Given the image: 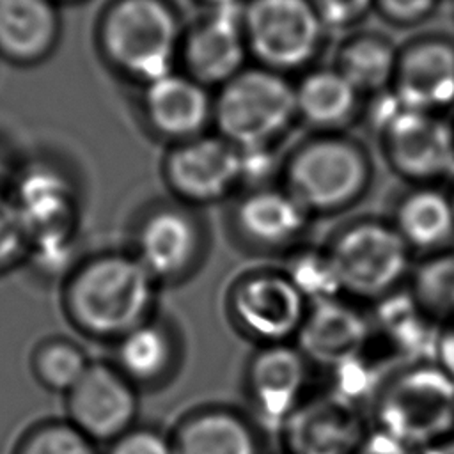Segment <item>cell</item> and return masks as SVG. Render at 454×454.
<instances>
[{
    "mask_svg": "<svg viewBox=\"0 0 454 454\" xmlns=\"http://www.w3.org/2000/svg\"><path fill=\"white\" fill-rule=\"evenodd\" d=\"M200 250L197 220L183 207L160 206L138 222L131 254L156 282H174L190 273Z\"/></svg>",
    "mask_w": 454,
    "mask_h": 454,
    "instance_id": "9a60e30c",
    "label": "cell"
},
{
    "mask_svg": "<svg viewBox=\"0 0 454 454\" xmlns=\"http://www.w3.org/2000/svg\"><path fill=\"white\" fill-rule=\"evenodd\" d=\"M371 121L390 168L415 184L447 179L454 168V124L442 114L403 106L392 90L376 94Z\"/></svg>",
    "mask_w": 454,
    "mask_h": 454,
    "instance_id": "5b68a950",
    "label": "cell"
},
{
    "mask_svg": "<svg viewBox=\"0 0 454 454\" xmlns=\"http://www.w3.org/2000/svg\"><path fill=\"white\" fill-rule=\"evenodd\" d=\"M372 165L367 151L339 133H319L300 144L282 165L284 188L312 215L353 206L369 188Z\"/></svg>",
    "mask_w": 454,
    "mask_h": 454,
    "instance_id": "3957f363",
    "label": "cell"
},
{
    "mask_svg": "<svg viewBox=\"0 0 454 454\" xmlns=\"http://www.w3.org/2000/svg\"><path fill=\"white\" fill-rule=\"evenodd\" d=\"M330 371V390L332 394L360 406L365 401H372L383 381L388 378L383 372L381 362L369 355V348L328 369Z\"/></svg>",
    "mask_w": 454,
    "mask_h": 454,
    "instance_id": "f546056e",
    "label": "cell"
},
{
    "mask_svg": "<svg viewBox=\"0 0 454 454\" xmlns=\"http://www.w3.org/2000/svg\"><path fill=\"white\" fill-rule=\"evenodd\" d=\"M419 454H454V433L422 447Z\"/></svg>",
    "mask_w": 454,
    "mask_h": 454,
    "instance_id": "ab89813d",
    "label": "cell"
},
{
    "mask_svg": "<svg viewBox=\"0 0 454 454\" xmlns=\"http://www.w3.org/2000/svg\"><path fill=\"white\" fill-rule=\"evenodd\" d=\"M447 184H449V197H450V202H452V207H454V168L450 170V174L447 176Z\"/></svg>",
    "mask_w": 454,
    "mask_h": 454,
    "instance_id": "b9f144b4",
    "label": "cell"
},
{
    "mask_svg": "<svg viewBox=\"0 0 454 454\" xmlns=\"http://www.w3.org/2000/svg\"><path fill=\"white\" fill-rule=\"evenodd\" d=\"M231 317L248 339L280 344L296 337L309 303L284 271H250L239 277L229 291Z\"/></svg>",
    "mask_w": 454,
    "mask_h": 454,
    "instance_id": "9c48e42d",
    "label": "cell"
},
{
    "mask_svg": "<svg viewBox=\"0 0 454 454\" xmlns=\"http://www.w3.org/2000/svg\"><path fill=\"white\" fill-rule=\"evenodd\" d=\"M117 340L115 367L135 385L156 383L174 365V337L165 325L153 317Z\"/></svg>",
    "mask_w": 454,
    "mask_h": 454,
    "instance_id": "4316f807",
    "label": "cell"
},
{
    "mask_svg": "<svg viewBox=\"0 0 454 454\" xmlns=\"http://www.w3.org/2000/svg\"><path fill=\"white\" fill-rule=\"evenodd\" d=\"M294 117V85L262 66L241 69L213 101L218 135L238 149L271 145Z\"/></svg>",
    "mask_w": 454,
    "mask_h": 454,
    "instance_id": "8992f818",
    "label": "cell"
},
{
    "mask_svg": "<svg viewBox=\"0 0 454 454\" xmlns=\"http://www.w3.org/2000/svg\"><path fill=\"white\" fill-rule=\"evenodd\" d=\"M16 454H98L94 442L73 424H48L28 433Z\"/></svg>",
    "mask_w": 454,
    "mask_h": 454,
    "instance_id": "1f68e13d",
    "label": "cell"
},
{
    "mask_svg": "<svg viewBox=\"0 0 454 454\" xmlns=\"http://www.w3.org/2000/svg\"><path fill=\"white\" fill-rule=\"evenodd\" d=\"M137 385L115 365L90 364L67 392L71 424L92 442H114L133 427L138 413Z\"/></svg>",
    "mask_w": 454,
    "mask_h": 454,
    "instance_id": "8fae6325",
    "label": "cell"
},
{
    "mask_svg": "<svg viewBox=\"0 0 454 454\" xmlns=\"http://www.w3.org/2000/svg\"><path fill=\"white\" fill-rule=\"evenodd\" d=\"M342 293L380 300L399 289L411 273V248L392 225L381 220H358L342 227L326 245Z\"/></svg>",
    "mask_w": 454,
    "mask_h": 454,
    "instance_id": "52a82bcc",
    "label": "cell"
},
{
    "mask_svg": "<svg viewBox=\"0 0 454 454\" xmlns=\"http://www.w3.org/2000/svg\"><path fill=\"white\" fill-rule=\"evenodd\" d=\"M25 239L27 232L14 204L0 197V266L18 255Z\"/></svg>",
    "mask_w": 454,
    "mask_h": 454,
    "instance_id": "8d00e7d4",
    "label": "cell"
},
{
    "mask_svg": "<svg viewBox=\"0 0 454 454\" xmlns=\"http://www.w3.org/2000/svg\"><path fill=\"white\" fill-rule=\"evenodd\" d=\"M204 4L207 9H216V7H231V5H239V0H197Z\"/></svg>",
    "mask_w": 454,
    "mask_h": 454,
    "instance_id": "60d3db41",
    "label": "cell"
},
{
    "mask_svg": "<svg viewBox=\"0 0 454 454\" xmlns=\"http://www.w3.org/2000/svg\"><path fill=\"white\" fill-rule=\"evenodd\" d=\"M323 27L349 30L374 9V0H310Z\"/></svg>",
    "mask_w": 454,
    "mask_h": 454,
    "instance_id": "d6a6232c",
    "label": "cell"
},
{
    "mask_svg": "<svg viewBox=\"0 0 454 454\" xmlns=\"http://www.w3.org/2000/svg\"><path fill=\"white\" fill-rule=\"evenodd\" d=\"M239 153V181L252 188L268 186L278 161L271 145H255L238 149Z\"/></svg>",
    "mask_w": 454,
    "mask_h": 454,
    "instance_id": "836d02e7",
    "label": "cell"
},
{
    "mask_svg": "<svg viewBox=\"0 0 454 454\" xmlns=\"http://www.w3.org/2000/svg\"><path fill=\"white\" fill-rule=\"evenodd\" d=\"M168 190L186 204H213L241 184L239 153L220 135H199L174 144L163 160Z\"/></svg>",
    "mask_w": 454,
    "mask_h": 454,
    "instance_id": "30bf717a",
    "label": "cell"
},
{
    "mask_svg": "<svg viewBox=\"0 0 454 454\" xmlns=\"http://www.w3.org/2000/svg\"><path fill=\"white\" fill-rule=\"evenodd\" d=\"M12 204L27 238L46 231L71 229L73 193L66 179L55 172L34 170L27 174Z\"/></svg>",
    "mask_w": 454,
    "mask_h": 454,
    "instance_id": "d4e9b609",
    "label": "cell"
},
{
    "mask_svg": "<svg viewBox=\"0 0 454 454\" xmlns=\"http://www.w3.org/2000/svg\"><path fill=\"white\" fill-rule=\"evenodd\" d=\"M310 213L284 186L250 188L236 204L232 222L239 236L264 250L287 248L307 231Z\"/></svg>",
    "mask_w": 454,
    "mask_h": 454,
    "instance_id": "d6986e66",
    "label": "cell"
},
{
    "mask_svg": "<svg viewBox=\"0 0 454 454\" xmlns=\"http://www.w3.org/2000/svg\"><path fill=\"white\" fill-rule=\"evenodd\" d=\"M392 225L411 250L442 252L454 238V207L447 190L417 184L399 199Z\"/></svg>",
    "mask_w": 454,
    "mask_h": 454,
    "instance_id": "603a6c76",
    "label": "cell"
},
{
    "mask_svg": "<svg viewBox=\"0 0 454 454\" xmlns=\"http://www.w3.org/2000/svg\"><path fill=\"white\" fill-rule=\"evenodd\" d=\"M440 0H374V9L390 23L411 27L427 20Z\"/></svg>",
    "mask_w": 454,
    "mask_h": 454,
    "instance_id": "d590c367",
    "label": "cell"
},
{
    "mask_svg": "<svg viewBox=\"0 0 454 454\" xmlns=\"http://www.w3.org/2000/svg\"><path fill=\"white\" fill-rule=\"evenodd\" d=\"M108 454H174L170 438L153 427H131L112 442Z\"/></svg>",
    "mask_w": 454,
    "mask_h": 454,
    "instance_id": "e575fe53",
    "label": "cell"
},
{
    "mask_svg": "<svg viewBox=\"0 0 454 454\" xmlns=\"http://www.w3.org/2000/svg\"><path fill=\"white\" fill-rule=\"evenodd\" d=\"M280 433L287 454H353L365 436L360 406L332 392L303 399Z\"/></svg>",
    "mask_w": 454,
    "mask_h": 454,
    "instance_id": "2e32d148",
    "label": "cell"
},
{
    "mask_svg": "<svg viewBox=\"0 0 454 454\" xmlns=\"http://www.w3.org/2000/svg\"><path fill=\"white\" fill-rule=\"evenodd\" d=\"M309 360L298 346L280 342L261 346L248 360L245 390L255 420L280 431L303 403Z\"/></svg>",
    "mask_w": 454,
    "mask_h": 454,
    "instance_id": "7c38bea8",
    "label": "cell"
},
{
    "mask_svg": "<svg viewBox=\"0 0 454 454\" xmlns=\"http://www.w3.org/2000/svg\"><path fill=\"white\" fill-rule=\"evenodd\" d=\"M2 181H4V165L0 161V190H2ZM0 197H2V192H0Z\"/></svg>",
    "mask_w": 454,
    "mask_h": 454,
    "instance_id": "7bdbcfd3",
    "label": "cell"
},
{
    "mask_svg": "<svg viewBox=\"0 0 454 454\" xmlns=\"http://www.w3.org/2000/svg\"><path fill=\"white\" fill-rule=\"evenodd\" d=\"M372 340L369 316L342 298L309 305L296 346L309 360L332 369L360 353Z\"/></svg>",
    "mask_w": 454,
    "mask_h": 454,
    "instance_id": "e0dca14e",
    "label": "cell"
},
{
    "mask_svg": "<svg viewBox=\"0 0 454 454\" xmlns=\"http://www.w3.org/2000/svg\"><path fill=\"white\" fill-rule=\"evenodd\" d=\"M282 271L309 305L342 296V284L326 247H301L293 250Z\"/></svg>",
    "mask_w": 454,
    "mask_h": 454,
    "instance_id": "f1b7e54d",
    "label": "cell"
},
{
    "mask_svg": "<svg viewBox=\"0 0 454 454\" xmlns=\"http://www.w3.org/2000/svg\"><path fill=\"white\" fill-rule=\"evenodd\" d=\"M410 293L436 321L454 317V252L429 254L411 270Z\"/></svg>",
    "mask_w": 454,
    "mask_h": 454,
    "instance_id": "83f0119b",
    "label": "cell"
},
{
    "mask_svg": "<svg viewBox=\"0 0 454 454\" xmlns=\"http://www.w3.org/2000/svg\"><path fill=\"white\" fill-rule=\"evenodd\" d=\"M296 117L317 133H339L356 115L360 92L335 69L307 73L294 85Z\"/></svg>",
    "mask_w": 454,
    "mask_h": 454,
    "instance_id": "cb8c5ba5",
    "label": "cell"
},
{
    "mask_svg": "<svg viewBox=\"0 0 454 454\" xmlns=\"http://www.w3.org/2000/svg\"><path fill=\"white\" fill-rule=\"evenodd\" d=\"M60 32L55 0H0V55L34 64L50 55Z\"/></svg>",
    "mask_w": 454,
    "mask_h": 454,
    "instance_id": "44dd1931",
    "label": "cell"
},
{
    "mask_svg": "<svg viewBox=\"0 0 454 454\" xmlns=\"http://www.w3.org/2000/svg\"><path fill=\"white\" fill-rule=\"evenodd\" d=\"M413 452L415 450L406 443H403L401 440L374 427L372 431L365 433V436L362 438L360 445L353 454H413Z\"/></svg>",
    "mask_w": 454,
    "mask_h": 454,
    "instance_id": "74e56055",
    "label": "cell"
},
{
    "mask_svg": "<svg viewBox=\"0 0 454 454\" xmlns=\"http://www.w3.org/2000/svg\"><path fill=\"white\" fill-rule=\"evenodd\" d=\"M241 25L248 53L282 74L309 64L325 32L310 0H247Z\"/></svg>",
    "mask_w": 454,
    "mask_h": 454,
    "instance_id": "ba28073f",
    "label": "cell"
},
{
    "mask_svg": "<svg viewBox=\"0 0 454 454\" xmlns=\"http://www.w3.org/2000/svg\"><path fill=\"white\" fill-rule=\"evenodd\" d=\"M247 55L241 4L207 9L183 35L179 48L186 74L204 87H222L245 69Z\"/></svg>",
    "mask_w": 454,
    "mask_h": 454,
    "instance_id": "5bb4252c",
    "label": "cell"
},
{
    "mask_svg": "<svg viewBox=\"0 0 454 454\" xmlns=\"http://www.w3.org/2000/svg\"><path fill=\"white\" fill-rule=\"evenodd\" d=\"M433 362L454 380V317L440 325Z\"/></svg>",
    "mask_w": 454,
    "mask_h": 454,
    "instance_id": "f35d334b",
    "label": "cell"
},
{
    "mask_svg": "<svg viewBox=\"0 0 454 454\" xmlns=\"http://www.w3.org/2000/svg\"><path fill=\"white\" fill-rule=\"evenodd\" d=\"M376 429L413 450L454 433V380L434 362L388 374L372 399Z\"/></svg>",
    "mask_w": 454,
    "mask_h": 454,
    "instance_id": "277c9868",
    "label": "cell"
},
{
    "mask_svg": "<svg viewBox=\"0 0 454 454\" xmlns=\"http://www.w3.org/2000/svg\"><path fill=\"white\" fill-rule=\"evenodd\" d=\"M156 286L133 254H103L78 270L69 284L67 305L85 332L121 339L151 319Z\"/></svg>",
    "mask_w": 454,
    "mask_h": 454,
    "instance_id": "6da1fadb",
    "label": "cell"
},
{
    "mask_svg": "<svg viewBox=\"0 0 454 454\" xmlns=\"http://www.w3.org/2000/svg\"><path fill=\"white\" fill-rule=\"evenodd\" d=\"M142 110L149 128L176 144L202 135L213 119L206 87L190 74L174 71L145 85Z\"/></svg>",
    "mask_w": 454,
    "mask_h": 454,
    "instance_id": "ac0fdd59",
    "label": "cell"
},
{
    "mask_svg": "<svg viewBox=\"0 0 454 454\" xmlns=\"http://www.w3.org/2000/svg\"><path fill=\"white\" fill-rule=\"evenodd\" d=\"M369 321L372 339L404 365L434 360L440 323L419 305L410 289H395L376 300Z\"/></svg>",
    "mask_w": 454,
    "mask_h": 454,
    "instance_id": "ffe728a7",
    "label": "cell"
},
{
    "mask_svg": "<svg viewBox=\"0 0 454 454\" xmlns=\"http://www.w3.org/2000/svg\"><path fill=\"white\" fill-rule=\"evenodd\" d=\"M174 454H259L255 427L227 408H202L184 417L170 436Z\"/></svg>",
    "mask_w": 454,
    "mask_h": 454,
    "instance_id": "7402d4cb",
    "label": "cell"
},
{
    "mask_svg": "<svg viewBox=\"0 0 454 454\" xmlns=\"http://www.w3.org/2000/svg\"><path fill=\"white\" fill-rule=\"evenodd\" d=\"M105 59L124 76L147 85L174 71L181 27L163 0H115L99 21Z\"/></svg>",
    "mask_w": 454,
    "mask_h": 454,
    "instance_id": "7a4b0ae2",
    "label": "cell"
},
{
    "mask_svg": "<svg viewBox=\"0 0 454 454\" xmlns=\"http://www.w3.org/2000/svg\"><path fill=\"white\" fill-rule=\"evenodd\" d=\"M55 2H57V0H55Z\"/></svg>",
    "mask_w": 454,
    "mask_h": 454,
    "instance_id": "ee69618b",
    "label": "cell"
},
{
    "mask_svg": "<svg viewBox=\"0 0 454 454\" xmlns=\"http://www.w3.org/2000/svg\"><path fill=\"white\" fill-rule=\"evenodd\" d=\"M399 50L374 32L351 35L337 51L335 69L362 94H381L390 89Z\"/></svg>",
    "mask_w": 454,
    "mask_h": 454,
    "instance_id": "484cf974",
    "label": "cell"
},
{
    "mask_svg": "<svg viewBox=\"0 0 454 454\" xmlns=\"http://www.w3.org/2000/svg\"><path fill=\"white\" fill-rule=\"evenodd\" d=\"M390 90L410 110L443 115L452 108L454 39L426 35L399 50Z\"/></svg>",
    "mask_w": 454,
    "mask_h": 454,
    "instance_id": "4fadbf2b",
    "label": "cell"
},
{
    "mask_svg": "<svg viewBox=\"0 0 454 454\" xmlns=\"http://www.w3.org/2000/svg\"><path fill=\"white\" fill-rule=\"evenodd\" d=\"M90 362L83 351L71 342H51L44 346L35 358L39 378L53 390L69 392L85 374Z\"/></svg>",
    "mask_w": 454,
    "mask_h": 454,
    "instance_id": "4dcf8cb0",
    "label": "cell"
}]
</instances>
